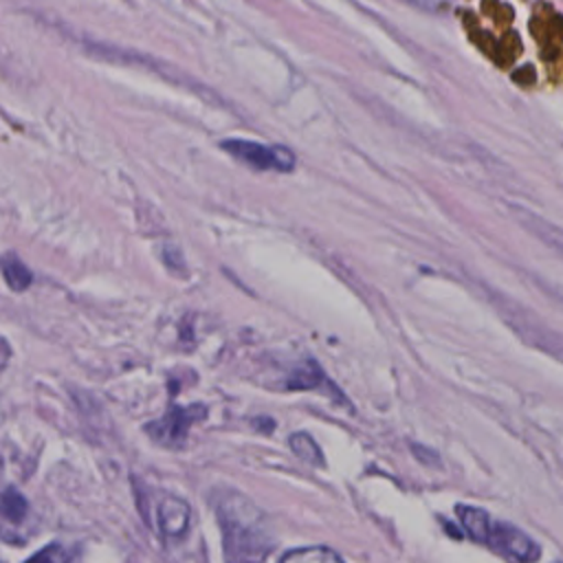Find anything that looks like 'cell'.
<instances>
[{
  "mask_svg": "<svg viewBox=\"0 0 563 563\" xmlns=\"http://www.w3.org/2000/svg\"><path fill=\"white\" fill-rule=\"evenodd\" d=\"M213 508L227 563H264L275 545L266 515L235 490H216Z\"/></svg>",
  "mask_w": 563,
  "mask_h": 563,
  "instance_id": "obj_1",
  "label": "cell"
},
{
  "mask_svg": "<svg viewBox=\"0 0 563 563\" xmlns=\"http://www.w3.org/2000/svg\"><path fill=\"white\" fill-rule=\"evenodd\" d=\"M220 147L255 169L290 172L295 167V154L282 145H266V143L246 141V139H224Z\"/></svg>",
  "mask_w": 563,
  "mask_h": 563,
  "instance_id": "obj_2",
  "label": "cell"
},
{
  "mask_svg": "<svg viewBox=\"0 0 563 563\" xmlns=\"http://www.w3.org/2000/svg\"><path fill=\"white\" fill-rule=\"evenodd\" d=\"M482 543H486L495 552L504 554L512 563H534L541 552L539 545L523 530H519L510 523H504V521L501 523L493 521V519L482 537Z\"/></svg>",
  "mask_w": 563,
  "mask_h": 563,
  "instance_id": "obj_3",
  "label": "cell"
},
{
  "mask_svg": "<svg viewBox=\"0 0 563 563\" xmlns=\"http://www.w3.org/2000/svg\"><path fill=\"white\" fill-rule=\"evenodd\" d=\"M31 517L26 497L7 482H0V537L7 541H22Z\"/></svg>",
  "mask_w": 563,
  "mask_h": 563,
  "instance_id": "obj_4",
  "label": "cell"
},
{
  "mask_svg": "<svg viewBox=\"0 0 563 563\" xmlns=\"http://www.w3.org/2000/svg\"><path fill=\"white\" fill-rule=\"evenodd\" d=\"M196 418L198 413L194 407H172L163 418L147 424V433L161 444L180 446Z\"/></svg>",
  "mask_w": 563,
  "mask_h": 563,
  "instance_id": "obj_5",
  "label": "cell"
},
{
  "mask_svg": "<svg viewBox=\"0 0 563 563\" xmlns=\"http://www.w3.org/2000/svg\"><path fill=\"white\" fill-rule=\"evenodd\" d=\"M189 506L174 495H165L156 506V521L158 530L167 537H183L189 528Z\"/></svg>",
  "mask_w": 563,
  "mask_h": 563,
  "instance_id": "obj_6",
  "label": "cell"
},
{
  "mask_svg": "<svg viewBox=\"0 0 563 563\" xmlns=\"http://www.w3.org/2000/svg\"><path fill=\"white\" fill-rule=\"evenodd\" d=\"M0 268H2V275H4V279L9 284V288H13V290H26L31 286V282H33L31 271L26 268V264L18 255L2 257Z\"/></svg>",
  "mask_w": 563,
  "mask_h": 563,
  "instance_id": "obj_7",
  "label": "cell"
},
{
  "mask_svg": "<svg viewBox=\"0 0 563 563\" xmlns=\"http://www.w3.org/2000/svg\"><path fill=\"white\" fill-rule=\"evenodd\" d=\"M288 444L290 449L295 451L297 457H301L303 462L312 464V466H323L325 460H323V453L319 449V444L314 442V438L310 433H303V431H297L288 438Z\"/></svg>",
  "mask_w": 563,
  "mask_h": 563,
  "instance_id": "obj_8",
  "label": "cell"
},
{
  "mask_svg": "<svg viewBox=\"0 0 563 563\" xmlns=\"http://www.w3.org/2000/svg\"><path fill=\"white\" fill-rule=\"evenodd\" d=\"M279 563H343V561L332 550L312 545V548H299L284 554Z\"/></svg>",
  "mask_w": 563,
  "mask_h": 563,
  "instance_id": "obj_9",
  "label": "cell"
},
{
  "mask_svg": "<svg viewBox=\"0 0 563 563\" xmlns=\"http://www.w3.org/2000/svg\"><path fill=\"white\" fill-rule=\"evenodd\" d=\"M321 380H323V376L317 365H310V367L303 365L290 374L288 389H314Z\"/></svg>",
  "mask_w": 563,
  "mask_h": 563,
  "instance_id": "obj_10",
  "label": "cell"
},
{
  "mask_svg": "<svg viewBox=\"0 0 563 563\" xmlns=\"http://www.w3.org/2000/svg\"><path fill=\"white\" fill-rule=\"evenodd\" d=\"M26 563H70V554L59 545H48L31 556Z\"/></svg>",
  "mask_w": 563,
  "mask_h": 563,
  "instance_id": "obj_11",
  "label": "cell"
},
{
  "mask_svg": "<svg viewBox=\"0 0 563 563\" xmlns=\"http://www.w3.org/2000/svg\"><path fill=\"white\" fill-rule=\"evenodd\" d=\"M0 563H2V561H0Z\"/></svg>",
  "mask_w": 563,
  "mask_h": 563,
  "instance_id": "obj_12",
  "label": "cell"
}]
</instances>
